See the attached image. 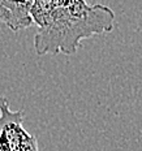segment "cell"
<instances>
[{"label": "cell", "mask_w": 142, "mask_h": 151, "mask_svg": "<svg viewBox=\"0 0 142 151\" xmlns=\"http://www.w3.org/2000/svg\"><path fill=\"white\" fill-rule=\"evenodd\" d=\"M38 141L24 128V109L12 111L8 99L0 96V151H34Z\"/></svg>", "instance_id": "7a4b0ae2"}, {"label": "cell", "mask_w": 142, "mask_h": 151, "mask_svg": "<svg viewBox=\"0 0 142 151\" xmlns=\"http://www.w3.org/2000/svg\"><path fill=\"white\" fill-rule=\"evenodd\" d=\"M33 0H0V21L12 31H20L33 25L30 16Z\"/></svg>", "instance_id": "3957f363"}, {"label": "cell", "mask_w": 142, "mask_h": 151, "mask_svg": "<svg viewBox=\"0 0 142 151\" xmlns=\"http://www.w3.org/2000/svg\"><path fill=\"white\" fill-rule=\"evenodd\" d=\"M115 13L103 4L90 5L86 0H73L65 5L55 1L52 12L38 26L34 48L38 55H73L84 39L111 33Z\"/></svg>", "instance_id": "6da1fadb"}, {"label": "cell", "mask_w": 142, "mask_h": 151, "mask_svg": "<svg viewBox=\"0 0 142 151\" xmlns=\"http://www.w3.org/2000/svg\"><path fill=\"white\" fill-rule=\"evenodd\" d=\"M34 151H38V150H34Z\"/></svg>", "instance_id": "277c9868"}]
</instances>
